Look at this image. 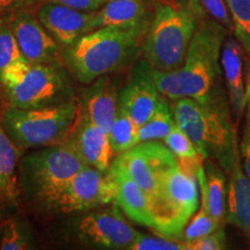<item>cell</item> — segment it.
I'll return each mask as SVG.
<instances>
[{
  "instance_id": "6da1fadb",
  "label": "cell",
  "mask_w": 250,
  "mask_h": 250,
  "mask_svg": "<svg viewBox=\"0 0 250 250\" xmlns=\"http://www.w3.org/2000/svg\"><path fill=\"white\" fill-rule=\"evenodd\" d=\"M228 30L208 15L193 34L183 65L175 71L152 68L159 93L164 98L195 99L202 101L220 85V56Z\"/></svg>"
},
{
  "instance_id": "7a4b0ae2",
  "label": "cell",
  "mask_w": 250,
  "mask_h": 250,
  "mask_svg": "<svg viewBox=\"0 0 250 250\" xmlns=\"http://www.w3.org/2000/svg\"><path fill=\"white\" fill-rule=\"evenodd\" d=\"M170 108L175 123L189 137L203 160L214 159L227 174L239 140L229 102L221 85L202 101L176 99Z\"/></svg>"
},
{
  "instance_id": "3957f363",
  "label": "cell",
  "mask_w": 250,
  "mask_h": 250,
  "mask_svg": "<svg viewBox=\"0 0 250 250\" xmlns=\"http://www.w3.org/2000/svg\"><path fill=\"white\" fill-rule=\"evenodd\" d=\"M148 27H102L66 46L62 58L81 83L126 67L138 58Z\"/></svg>"
},
{
  "instance_id": "277c9868",
  "label": "cell",
  "mask_w": 250,
  "mask_h": 250,
  "mask_svg": "<svg viewBox=\"0 0 250 250\" xmlns=\"http://www.w3.org/2000/svg\"><path fill=\"white\" fill-rule=\"evenodd\" d=\"M206 17L201 0L156 1L143 45L152 68L169 72L182 66L193 34Z\"/></svg>"
},
{
  "instance_id": "5b68a950",
  "label": "cell",
  "mask_w": 250,
  "mask_h": 250,
  "mask_svg": "<svg viewBox=\"0 0 250 250\" xmlns=\"http://www.w3.org/2000/svg\"><path fill=\"white\" fill-rule=\"evenodd\" d=\"M0 83L15 108L52 107L76 100L73 79L61 62L30 64L21 61L5 72Z\"/></svg>"
},
{
  "instance_id": "8992f818",
  "label": "cell",
  "mask_w": 250,
  "mask_h": 250,
  "mask_svg": "<svg viewBox=\"0 0 250 250\" xmlns=\"http://www.w3.org/2000/svg\"><path fill=\"white\" fill-rule=\"evenodd\" d=\"M78 111L77 99L43 108L21 109L11 105L5 110L1 122L18 147H48L67 139Z\"/></svg>"
},
{
  "instance_id": "52a82bcc",
  "label": "cell",
  "mask_w": 250,
  "mask_h": 250,
  "mask_svg": "<svg viewBox=\"0 0 250 250\" xmlns=\"http://www.w3.org/2000/svg\"><path fill=\"white\" fill-rule=\"evenodd\" d=\"M156 233L180 239L199 205V186L193 171L177 165L166 173L149 201Z\"/></svg>"
},
{
  "instance_id": "ba28073f",
  "label": "cell",
  "mask_w": 250,
  "mask_h": 250,
  "mask_svg": "<svg viewBox=\"0 0 250 250\" xmlns=\"http://www.w3.org/2000/svg\"><path fill=\"white\" fill-rule=\"evenodd\" d=\"M86 166L76 149L64 142L24 156L20 165L21 183L43 201Z\"/></svg>"
},
{
  "instance_id": "9c48e42d",
  "label": "cell",
  "mask_w": 250,
  "mask_h": 250,
  "mask_svg": "<svg viewBox=\"0 0 250 250\" xmlns=\"http://www.w3.org/2000/svg\"><path fill=\"white\" fill-rule=\"evenodd\" d=\"M43 202L62 213L90 211L114 202V183L108 171L86 166Z\"/></svg>"
},
{
  "instance_id": "30bf717a",
  "label": "cell",
  "mask_w": 250,
  "mask_h": 250,
  "mask_svg": "<svg viewBox=\"0 0 250 250\" xmlns=\"http://www.w3.org/2000/svg\"><path fill=\"white\" fill-rule=\"evenodd\" d=\"M74 236L99 249H130L139 232L127 223L116 203L110 208L86 211L72 225Z\"/></svg>"
},
{
  "instance_id": "8fae6325",
  "label": "cell",
  "mask_w": 250,
  "mask_h": 250,
  "mask_svg": "<svg viewBox=\"0 0 250 250\" xmlns=\"http://www.w3.org/2000/svg\"><path fill=\"white\" fill-rule=\"evenodd\" d=\"M136 181L151 201L162 176L177 165V158L165 143L148 140L118 154L115 160Z\"/></svg>"
},
{
  "instance_id": "7c38bea8",
  "label": "cell",
  "mask_w": 250,
  "mask_h": 250,
  "mask_svg": "<svg viewBox=\"0 0 250 250\" xmlns=\"http://www.w3.org/2000/svg\"><path fill=\"white\" fill-rule=\"evenodd\" d=\"M9 24L23 57L30 64H62L58 42L27 8L7 14Z\"/></svg>"
},
{
  "instance_id": "4fadbf2b",
  "label": "cell",
  "mask_w": 250,
  "mask_h": 250,
  "mask_svg": "<svg viewBox=\"0 0 250 250\" xmlns=\"http://www.w3.org/2000/svg\"><path fill=\"white\" fill-rule=\"evenodd\" d=\"M160 98L152 76V66L143 59L132 67L129 81L120 90L118 107L139 127L151 117Z\"/></svg>"
},
{
  "instance_id": "5bb4252c",
  "label": "cell",
  "mask_w": 250,
  "mask_h": 250,
  "mask_svg": "<svg viewBox=\"0 0 250 250\" xmlns=\"http://www.w3.org/2000/svg\"><path fill=\"white\" fill-rule=\"evenodd\" d=\"M65 142L76 149L87 166L101 171H108L114 153L108 134L89 120L80 104L76 121Z\"/></svg>"
},
{
  "instance_id": "9a60e30c",
  "label": "cell",
  "mask_w": 250,
  "mask_h": 250,
  "mask_svg": "<svg viewBox=\"0 0 250 250\" xmlns=\"http://www.w3.org/2000/svg\"><path fill=\"white\" fill-rule=\"evenodd\" d=\"M93 12H83L52 1H44L37 11V18L59 44L70 46L92 31Z\"/></svg>"
},
{
  "instance_id": "2e32d148",
  "label": "cell",
  "mask_w": 250,
  "mask_h": 250,
  "mask_svg": "<svg viewBox=\"0 0 250 250\" xmlns=\"http://www.w3.org/2000/svg\"><path fill=\"white\" fill-rule=\"evenodd\" d=\"M108 173L114 183V202L130 220L143 226L154 228L148 197L120 164L111 162Z\"/></svg>"
},
{
  "instance_id": "e0dca14e",
  "label": "cell",
  "mask_w": 250,
  "mask_h": 250,
  "mask_svg": "<svg viewBox=\"0 0 250 250\" xmlns=\"http://www.w3.org/2000/svg\"><path fill=\"white\" fill-rule=\"evenodd\" d=\"M227 183L226 221L239 228L250 241V182L243 169L239 144L233 153V160Z\"/></svg>"
},
{
  "instance_id": "ac0fdd59",
  "label": "cell",
  "mask_w": 250,
  "mask_h": 250,
  "mask_svg": "<svg viewBox=\"0 0 250 250\" xmlns=\"http://www.w3.org/2000/svg\"><path fill=\"white\" fill-rule=\"evenodd\" d=\"M243 46L236 37L226 36L221 49L220 65L234 124L246 109V85L243 78Z\"/></svg>"
},
{
  "instance_id": "d6986e66",
  "label": "cell",
  "mask_w": 250,
  "mask_h": 250,
  "mask_svg": "<svg viewBox=\"0 0 250 250\" xmlns=\"http://www.w3.org/2000/svg\"><path fill=\"white\" fill-rule=\"evenodd\" d=\"M89 85L79 104L89 120L108 134L118 110L121 89L108 74L99 77Z\"/></svg>"
},
{
  "instance_id": "ffe728a7",
  "label": "cell",
  "mask_w": 250,
  "mask_h": 250,
  "mask_svg": "<svg viewBox=\"0 0 250 250\" xmlns=\"http://www.w3.org/2000/svg\"><path fill=\"white\" fill-rule=\"evenodd\" d=\"M196 176L202 192V208L224 225L227 210L226 173L213 159H206Z\"/></svg>"
},
{
  "instance_id": "44dd1931",
  "label": "cell",
  "mask_w": 250,
  "mask_h": 250,
  "mask_svg": "<svg viewBox=\"0 0 250 250\" xmlns=\"http://www.w3.org/2000/svg\"><path fill=\"white\" fill-rule=\"evenodd\" d=\"M152 15L145 0H108L94 11L90 29L102 27H149Z\"/></svg>"
},
{
  "instance_id": "7402d4cb",
  "label": "cell",
  "mask_w": 250,
  "mask_h": 250,
  "mask_svg": "<svg viewBox=\"0 0 250 250\" xmlns=\"http://www.w3.org/2000/svg\"><path fill=\"white\" fill-rule=\"evenodd\" d=\"M19 151L13 140L4 129L0 120V173L4 177L12 204L17 205L19 197L18 186Z\"/></svg>"
},
{
  "instance_id": "603a6c76",
  "label": "cell",
  "mask_w": 250,
  "mask_h": 250,
  "mask_svg": "<svg viewBox=\"0 0 250 250\" xmlns=\"http://www.w3.org/2000/svg\"><path fill=\"white\" fill-rule=\"evenodd\" d=\"M176 125L171 112L170 105L164 96L159 100L151 117L138 127L137 132V144L148 140H159L167 137L173 127Z\"/></svg>"
},
{
  "instance_id": "cb8c5ba5",
  "label": "cell",
  "mask_w": 250,
  "mask_h": 250,
  "mask_svg": "<svg viewBox=\"0 0 250 250\" xmlns=\"http://www.w3.org/2000/svg\"><path fill=\"white\" fill-rule=\"evenodd\" d=\"M138 126L133 123L129 115L118 107L116 116L108 132V139L112 152L121 154L137 145Z\"/></svg>"
},
{
  "instance_id": "d4e9b609",
  "label": "cell",
  "mask_w": 250,
  "mask_h": 250,
  "mask_svg": "<svg viewBox=\"0 0 250 250\" xmlns=\"http://www.w3.org/2000/svg\"><path fill=\"white\" fill-rule=\"evenodd\" d=\"M27 61L19 48L7 15H0V80L9 67Z\"/></svg>"
},
{
  "instance_id": "484cf974",
  "label": "cell",
  "mask_w": 250,
  "mask_h": 250,
  "mask_svg": "<svg viewBox=\"0 0 250 250\" xmlns=\"http://www.w3.org/2000/svg\"><path fill=\"white\" fill-rule=\"evenodd\" d=\"M233 21V31L250 55V0H225Z\"/></svg>"
},
{
  "instance_id": "4316f807",
  "label": "cell",
  "mask_w": 250,
  "mask_h": 250,
  "mask_svg": "<svg viewBox=\"0 0 250 250\" xmlns=\"http://www.w3.org/2000/svg\"><path fill=\"white\" fill-rule=\"evenodd\" d=\"M31 246V235L26 225L17 219H7L0 225V249L23 250Z\"/></svg>"
},
{
  "instance_id": "83f0119b",
  "label": "cell",
  "mask_w": 250,
  "mask_h": 250,
  "mask_svg": "<svg viewBox=\"0 0 250 250\" xmlns=\"http://www.w3.org/2000/svg\"><path fill=\"white\" fill-rule=\"evenodd\" d=\"M165 145L173 152L177 160H193V159H203L196 146L182 130L177 126L173 127L169 134L164 138Z\"/></svg>"
},
{
  "instance_id": "f1b7e54d",
  "label": "cell",
  "mask_w": 250,
  "mask_h": 250,
  "mask_svg": "<svg viewBox=\"0 0 250 250\" xmlns=\"http://www.w3.org/2000/svg\"><path fill=\"white\" fill-rule=\"evenodd\" d=\"M224 225L215 220L213 217L206 212L204 208H201L196 214L191 217V220L188 224L186 229H183V233L181 237H183L184 241L189 242L192 240L199 239V237L208 235L214 230L223 227ZM180 237V239H181Z\"/></svg>"
},
{
  "instance_id": "f546056e",
  "label": "cell",
  "mask_w": 250,
  "mask_h": 250,
  "mask_svg": "<svg viewBox=\"0 0 250 250\" xmlns=\"http://www.w3.org/2000/svg\"><path fill=\"white\" fill-rule=\"evenodd\" d=\"M130 250H187V241L167 236H149L140 233Z\"/></svg>"
},
{
  "instance_id": "4dcf8cb0",
  "label": "cell",
  "mask_w": 250,
  "mask_h": 250,
  "mask_svg": "<svg viewBox=\"0 0 250 250\" xmlns=\"http://www.w3.org/2000/svg\"><path fill=\"white\" fill-rule=\"evenodd\" d=\"M226 249V233L220 227L208 235L187 242V250H221Z\"/></svg>"
},
{
  "instance_id": "1f68e13d",
  "label": "cell",
  "mask_w": 250,
  "mask_h": 250,
  "mask_svg": "<svg viewBox=\"0 0 250 250\" xmlns=\"http://www.w3.org/2000/svg\"><path fill=\"white\" fill-rule=\"evenodd\" d=\"M201 4L208 17L224 26L228 31H233V21L225 0H201Z\"/></svg>"
},
{
  "instance_id": "d6a6232c",
  "label": "cell",
  "mask_w": 250,
  "mask_h": 250,
  "mask_svg": "<svg viewBox=\"0 0 250 250\" xmlns=\"http://www.w3.org/2000/svg\"><path fill=\"white\" fill-rule=\"evenodd\" d=\"M45 1L57 2V4L68 6V7L83 12H93L102 7L108 0H45Z\"/></svg>"
},
{
  "instance_id": "836d02e7",
  "label": "cell",
  "mask_w": 250,
  "mask_h": 250,
  "mask_svg": "<svg viewBox=\"0 0 250 250\" xmlns=\"http://www.w3.org/2000/svg\"><path fill=\"white\" fill-rule=\"evenodd\" d=\"M240 154H241L243 169L250 182V126L247 122L243 129L241 144H240Z\"/></svg>"
},
{
  "instance_id": "e575fe53",
  "label": "cell",
  "mask_w": 250,
  "mask_h": 250,
  "mask_svg": "<svg viewBox=\"0 0 250 250\" xmlns=\"http://www.w3.org/2000/svg\"><path fill=\"white\" fill-rule=\"evenodd\" d=\"M33 0H0V15H7L21 8H27Z\"/></svg>"
},
{
  "instance_id": "d590c367",
  "label": "cell",
  "mask_w": 250,
  "mask_h": 250,
  "mask_svg": "<svg viewBox=\"0 0 250 250\" xmlns=\"http://www.w3.org/2000/svg\"><path fill=\"white\" fill-rule=\"evenodd\" d=\"M12 204L11 199H9L7 187H6V182L2 177L1 173H0V211H4L6 208H9Z\"/></svg>"
},
{
  "instance_id": "8d00e7d4",
  "label": "cell",
  "mask_w": 250,
  "mask_h": 250,
  "mask_svg": "<svg viewBox=\"0 0 250 250\" xmlns=\"http://www.w3.org/2000/svg\"><path fill=\"white\" fill-rule=\"evenodd\" d=\"M246 108H247L246 122L250 126V73H249L248 81H247V86H246Z\"/></svg>"
}]
</instances>
